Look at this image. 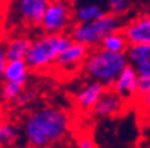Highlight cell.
<instances>
[{"mask_svg": "<svg viewBox=\"0 0 150 148\" xmlns=\"http://www.w3.org/2000/svg\"><path fill=\"white\" fill-rule=\"evenodd\" d=\"M139 103H141V109L146 116L150 117V91H147L145 95L139 96Z\"/></svg>", "mask_w": 150, "mask_h": 148, "instance_id": "22", "label": "cell"}, {"mask_svg": "<svg viewBox=\"0 0 150 148\" xmlns=\"http://www.w3.org/2000/svg\"><path fill=\"white\" fill-rule=\"evenodd\" d=\"M127 62L142 76H150V44H133L126 49Z\"/></svg>", "mask_w": 150, "mask_h": 148, "instance_id": "12", "label": "cell"}, {"mask_svg": "<svg viewBox=\"0 0 150 148\" xmlns=\"http://www.w3.org/2000/svg\"><path fill=\"white\" fill-rule=\"evenodd\" d=\"M87 55H88L87 46L72 40V43L67 48H64V51L58 56L55 65L64 72H74L79 68V65H83Z\"/></svg>", "mask_w": 150, "mask_h": 148, "instance_id": "7", "label": "cell"}, {"mask_svg": "<svg viewBox=\"0 0 150 148\" xmlns=\"http://www.w3.org/2000/svg\"><path fill=\"white\" fill-rule=\"evenodd\" d=\"M34 97H35V93L32 92V91H23V92L20 93V96L13 102V104H15L16 107H23V105L31 103L32 100H34Z\"/></svg>", "mask_w": 150, "mask_h": 148, "instance_id": "21", "label": "cell"}, {"mask_svg": "<svg viewBox=\"0 0 150 148\" xmlns=\"http://www.w3.org/2000/svg\"><path fill=\"white\" fill-rule=\"evenodd\" d=\"M7 62H8V59L6 55V49H4V46L0 44V84L4 80V68L7 65Z\"/></svg>", "mask_w": 150, "mask_h": 148, "instance_id": "23", "label": "cell"}, {"mask_svg": "<svg viewBox=\"0 0 150 148\" xmlns=\"http://www.w3.org/2000/svg\"><path fill=\"white\" fill-rule=\"evenodd\" d=\"M150 91V76H142L138 75V80H137V96L145 95V93Z\"/></svg>", "mask_w": 150, "mask_h": 148, "instance_id": "20", "label": "cell"}, {"mask_svg": "<svg viewBox=\"0 0 150 148\" xmlns=\"http://www.w3.org/2000/svg\"><path fill=\"white\" fill-rule=\"evenodd\" d=\"M121 31L125 35L129 46L150 44V18L146 15L137 16L126 23Z\"/></svg>", "mask_w": 150, "mask_h": 148, "instance_id": "8", "label": "cell"}, {"mask_svg": "<svg viewBox=\"0 0 150 148\" xmlns=\"http://www.w3.org/2000/svg\"><path fill=\"white\" fill-rule=\"evenodd\" d=\"M122 16L107 12L105 16L90 23H76L70 31V36L74 41L82 43L88 48L99 47L102 40L112 32L121 31L123 27Z\"/></svg>", "mask_w": 150, "mask_h": 148, "instance_id": "4", "label": "cell"}, {"mask_svg": "<svg viewBox=\"0 0 150 148\" xmlns=\"http://www.w3.org/2000/svg\"><path fill=\"white\" fill-rule=\"evenodd\" d=\"M32 39L27 36H15L11 37L6 44H4V49H6V55L8 60H25V56L30 49Z\"/></svg>", "mask_w": 150, "mask_h": 148, "instance_id": "14", "label": "cell"}, {"mask_svg": "<svg viewBox=\"0 0 150 148\" xmlns=\"http://www.w3.org/2000/svg\"><path fill=\"white\" fill-rule=\"evenodd\" d=\"M23 84L15 83V81H8L3 80L1 86H0V100L4 103H13L16 99L20 96V93L24 91Z\"/></svg>", "mask_w": 150, "mask_h": 148, "instance_id": "18", "label": "cell"}, {"mask_svg": "<svg viewBox=\"0 0 150 148\" xmlns=\"http://www.w3.org/2000/svg\"><path fill=\"white\" fill-rule=\"evenodd\" d=\"M76 142H78L76 145L81 147V148H93V147H95V143L93 142V139H90V137H87V136L79 137Z\"/></svg>", "mask_w": 150, "mask_h": 148, "instance_id": "24", "label": "cell"}, {"mask_svg": "<svg viewBox=\"0 0 150 148\" xmlns=\"http://www.w3.org/2000/svg\"><path fill=\"white\" fill-rule=\"evenodd\" d=\"M74 20V9L67 0H50L39 24L44 34H64Z\"/></svg>", "mask_w": 150, "mask_h": 148, "instance_id": "5", "label": "cell"}, {"mask_svg": "<svg viewBox=\"0 0 150 148\" xmlns=\"http://www.w3.org/2000/svg\"><path fill=\"white\" fill-rule=\"evenodd\" d=\"M99 47H102L103 49H107L110 52H126V49L129 48V43L125 35L122 34V31H117L107 35L102 40Z\"/></svg>", "mask_w": 150, "mask_h": 148, "instance_id": "17", "label": "cell"}, {"mask_svg": "<svg viewBox=\"0 0 150 148\" xmlns=\"http://www.w3.org/2000/svg\"><path fill=\"white\" fill-rule=\"evenodd\" d=\"M129 64L126 52H110L102 47H95L83 63V72L90 80L100 81L111 88L122 69Z\"/></svg>", "mask_w": 150, "mask_h": 148, "instance_id": "2", "label": "cell"}, {"mask_svg": "<svg viewBox=\"0 0 150 148\" xmlns=\"http://www.w3.org/2000/svg\"><path fill=\"white\" fill-rule=\"evenodd\" d=\"M50 0H11L9 23L28 27H39Z\"/></svg>", "mask_w": 150, "mask_h": 148, "instance_id": "6", "label": "cell"}, {"mask_svg": "<svg viewBox=\"0 0 150 148\" xmlns=\"http://www.w3.org/2000/svg\"><path fill=\"white\" fill-rule=\"evenodd\" d=\"M107 7L110 12L123 16L130 8V3L129 0H107Z\"/></svg>", "mask_w": 150, "mask_h": 148, "instance_id": "19", "label": "cell"}, {"mask_svg": "<svg viewBox=\"0 0 150 148\" xmlns=\"http://www.w3.org/2000/svg\"><path fill=\"white\" fill-rule=\"evenodd\" d=\"M72 43L70 34H44L32 39L25 62L31 71H44L55 65L58 56Z\"/></svg>", "mask_w": 150, "mask_h": 148, "instance_id": "3", "label": "cell"}, {"mask_svg": "<svg viewBox=\"0 0 150 148\" xmlns=\"http://www.w3.org/2000/svg\"><path fill=\"white\" fill-rule=\"evenodd\" d=\"M106 88L107 87L105 84L97 80H90L87 84L81 87V90L75 95V103L79 107V109L84 112L91 111L99 100V97L103 95V92L106 91Z\"/></svg>", "mask_w": 150, "mask_h": 148, "instance_id": "11", "label": "cell"}, {"mask_svg": "<svg viewBox=\"0 0 150 148\" xmlns=\"http://www.w3.org/2000/svg\"><path fill=\"white\" fill-rule=\"evenodd\" d=\"M69 130L70 117L67 112L56 107H42L24 119L22 133L27 145L43 148L63 142Z\"/></svg>", "mask_w": 150, "mask_h": 148, "instance_id": "1", "label": "cell"}, {"mask_svg": "<svg viewBox=\"0 0 150 148\" xmlns=\"http://www.w3.org/2000/svg\"><path fill=\"white\" fill-rule=\"evenodd\" d=\"M145 15H146V16H149V18H150V6H147L146 11H145Z\"/></svg>", "mask_w": 150, "mask_h": 148, "instance_id": "25", "label": "cell"}, {"mask_svg": "<svg viewBox=\"0 0 150 148\" xmlns=\"http://www.w3.org/2000/svg\"><path fill=\"white\" fill-rule=\"evenodd\" d=\"M107 13V11L99 4H81L74 9V20L76 23H90L102 18Z\"/></svg>", "mask_w": 150, "mask_h": 148, "instance_id": "15", "label": "cell"}, {"mask_svg": "<svg viewBox=\"0 0 150 148\" xmlns=\"http://www.w3.org/2000/svg\"><path fill=\"white\" fill-rule=\"evenodd\" d=\"M22 131L11 121H0V147H11L19 142Z\"/></svg>", "mask_w": 150, "mask_h": 148, "instance_id": "16", "label": "cell"}, {"mask_svg": "<svg viewBox=\"0 0 150 148\" xmlns=\"http://www.w3.org/2000/svg\"><path fill=\"white\" fill-rule=\"evenodd\" d=\"M123 105H125V100L111 88L103 92V95L99 97L91 111L98 117H112L117 116L123 109Z\"/></svg>", "mask_w": 150, "mask_h": 148, "instance_id": "10", "label": "cell"}, {"mask_svg": "<svg viewBox=\"0 0 150 148\" xmlns=\"http://www.w3.org/2000/svg\"><path fill=\"white\" fill-rule=\"evenodd\" d=\"M30 67L25 60H8L4 68V80L25 86L30 77Z\"/></svg>", "mask_w": 150, "mask_h": 148, "instance_id": "13", "label": "cell"}, {"mask_svg": "<svg viewBox=\"0 0 150 148\" xmlns=\"http://www.w3.org/2000/svg\"><path fill=\"white\" fill-rule=\"evenodd\" d=\"M137 80L138 72L130 64H127L118 75L111 88L121 96L125 102H129L137 96Z\"/></svg>", "mask_w": 150, "mask_h": 148, "instance_id": "9", "label": "cell"}]
</instances>
